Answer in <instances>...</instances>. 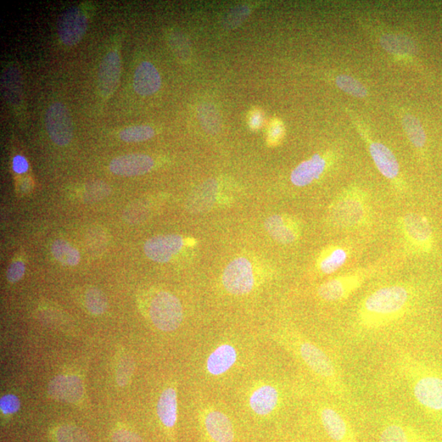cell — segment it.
Returning <instances> with one entry per match:
<instances>
[{
    "instance_id": "obj_3",
    "label": "cell",
    "mask_w": 442,
    "mask_h": 442,
    "mask_svg": "<svg viewBox=\"0 0 442 442\" xmlns=\"http://www.w3.org/2000/svg\"><path fill=\"white\" fill-rule=\"evenodd\" d=\"M368 200L362 190L351 188L338 195L329 209L333 226L352 229L365 225L369 214Z\"/></svg>"
},
{
    "instance_id": "obj_9",
    "label": "cell",
    "mask_w": 442,
    "mask_h": 442,
    "mask_svg": "<svg viewBox=\"0 0 442 442\" xmlns=\"http://www.w3.org/2000/svg\"><path fill=\"white\" fill-rule=\"evenodd\" d=\"M401 231L408 243L413 248L427 251L432 248L433 242V229L426 217L411 212L401 218Z\"/></svg>"
},
{
    "instance_id": "obj_10",
    "label": "cell",
    "mask_w": 442,
    "mask_h": 442,
    "mask_svg": "<svg viewBox=\"0 0 442 442\" xmlns=\"http://www.w3.org/2000/svg\"><path fill=\"white\" fill-rule=\"evenodd\" d=\"M46 126L50 139L59 146H66L74 138V123L64 104L57 102L49 106L46 114Z\"/></svg>"
},
{
    "instance_id": "obj_45",
    "label": "cell",
    "mask_w": 442,
    "mask_h": 442,
    "mask_svg": "<svg viewBox=\"0 0 442 442\" xmlns=\"http://www.w3.org/2000/svg\"><path fill=\"white\" fill-rule=\"evenodd\" d=\"M261 116L259 114H254L250 120L251 126L253 128L259 127L261 124Z\"/></svg>"
},
{
    "instance_id": "obj_30",
    "label": "cell",
    "mask_w": 442,
    "mask_h": 442,
    "mask_svg": "<svg viewBox=\"0 0 442 442\" xmlns=\"http://www.w3.org/2000/svg\"><path fill=\"white\" fill-rule=\"evenodd\" d=\"M198 117L200 124L209 134L219 132L221 121L216 109L211 104H201L198 109Z\"/></svg>"
},
{
    "instance_id": "obj_26",
    "label": "cell",
    "mask_w": 442,
    "mask_h": 442,
    "mask_svg": "<svg viewBox=\"0 0 442 442\" xmlns=\"http://www.w3.org/2000/svg\"><path fill=\"white\" fill-rule=\"evenodd\" d=\"M4 96L11 105H18L21 99L22 85L18 69L10 67L2 77Z\"/></svg>"
},
{
    "instance_id": "obj_33",
    "label": "cell",
    "mask_w": 442,
    "mask_h": 442,
    "mask_svg": "<svg viewBox=\"0 0 442 442\" xmlns=\"http://www.w3.org/2000/svg\"><path fill=\"white\" fill-rule=\"evenodd\" d=\"M155 136L154 129L149 126H134L124 129L120 133V139L127 143H138L148 141Z\"/></svg>"
},
{
    "instance_id": "obj_27",
    "label": "cell",
    "mask_w": 442,
    "mask_h": 442,
    "mask_svg": "<svg viewBox=\"0 0 442 442\" xmlns=\"http://www.w3.org/2000/svg\"><path fill=\"white\" fill-rule=\"evenodd\" d=\"M51 253L54 258L64 266H76L81 261L79 251L65 240H56L52 244Z\"/></svg>"
},
{
    "instance_id": "obj_19",
    "label": "cell",
    "mask_w": 442,
    "mask_h": 442,
    "mask_svg": "<svg viewBox=\"0 0 442 442\" xmlns=\"http://www.w3.org/2000/svg\"><path fill=\"white\" fill-rule=\"evenodd\" d=\"M48 391L49 396L55 400L76 403L82 398L84 386L79 377L59 376L49 383Z\"/></svg>"
},
{
    "instance_id": "obj_2",
    "label": "cell",
    "mask_w": 442,
    "mask_h": 442,
    "mask_svg": "<svg viewBox=\"0 0 442 442\" xmlns=\"http://www.w3.org/2000/svg\"><path fill=\"white\" fill-rule=\"evenodd\" d=\"M277 340L298 358L329 393L340 399H348V391L343 378L326 351L311 341L293 333H283L278 336Z\"/></svg>"
},
{
    "instance_id": "obj_31",
    "label": "cell",
    "mask_w": 442,
    "mask_h": 442,
    "mask_svg": "<svg viewBox=\"0 0 442 442\" xmlns=\"http://www.w3.org/2000/svg\"><path fill=\"white\" fill-rule=\"evenodd\" d=\"M379 442H415L409 431L404 425L391 423L386 426L380 434Z\"/></svg>"
},
{
    "instance_id": "obj_23",
    "label": "cell",
    "mask_w": 442,
    "mask_h": 442,
    "mask_svg": "<svg viewBox=\"0 0 442 442\" xmlns=\"http://www.w3.org/2000/svg\"><path fill=\"white\" fill-rule=\"evenodd\" d=\"M349 258V251L341 245H333L324 249L317 260L318 271L323 275H332L340 270Z\"/></svg>"
},
{
    "instance_id": "obj_44",
    "label": "cell",
    "mask_w": 442,
    "mask_h": 442,
    "mask_svg": "<svg viewBox=\"0 0 442 442\" xmlns=\"http://www.w3.org/2000/svg\"><path fill=\"white\" fill-rule=\"evenodd\" d=\"M283 134V129L282 126L279 125H276L272 127L271 131L270 132V137L272 142H276L281 139Z\"/></svg>"
},
{
    "instance_id": "obj_20",
    "label": "cell",
    "mask_w": 442,
    "mask_h": 442,
    "mask_svg": "<svg viewBox=\"0 0 442 442\" xmlns=\"http://www.w3.org/2000/svg\"><path fill=\"white\" fill-rule=\"evenodd\" d=\"M326 166V159L321 155L316 154L295 168L291 174V181L296 187L309 186L321 178Z\"/></svg>"
},
{
    "instance_id": "obj_1",
    "label": "cell",
    "mask_w": 442,
    "mask_h": 442,
    "mask_svg": "<svg viewBox=\"0 0 442 442\" xmlns=\"http://www.w3.org/2000/svg\"><path fill=\"white\" fill-rule=\"evenodd\" d=\"M411 298L410 289L403 285L380 288L361 301L357 312V323L369 331L387 327L406 315Z\"/></svg>"
},
{
    "instance_id": "obj_41",
    "label": "cell",
    "mask_w": 442,
    "mask_h": 442,
    "mask_svg": "<svg viewBox=\"0 0 442 442\" xmlns=\"http://www.w3.org/2000/svg\"><path fill=\"white\" fill-rule=\"evenodd\" d=\"M26 266L22 261H15L10 265L7 271V279L10 283H16L24 276Z\"/></svg>"
},
{
    "instance_id": "obj_13",
    "label": "cell",
    "mask_w": 442,
    "mask_h": 442,
    "mask_svg": "<svg viewBox=\"0 0 442 442\" xmlns=\"http://www.w3.org/2000/svg\"><path fill=\"white\" fill-rule=\"evenodd\" d=\"M324 430L334 442H356L350 425L338 409L328 404H320L318 408Z\"/></svg>"
},
{
    "instance_id": "obj_38",
    "label": "cell",
    "mask_w": 442,
    "mask_h": 442,
    "mask_svg": "<svg viewBox=\"0 0 442 442\" xmlns=\"http://www.w3.org/2000/svg\"><path fill=\"white\" fill-rule=\"evenodd\" d=\"M250 12L247 6H238L235 8L229 14L226 19L225 24L229 28H234L241 24V22L247 18Z\"/></svg>"
},
{
    "instance_id": "obj_40",
    "label": "cell",
    "mask_w": 442,
    "mask_h": 442,
    "mask_svg": "<svg viewBox=\"0 0 442 442\" xmlns=\"http://www.w3.org/2000/svg\"><path fill=\"white\" fill-rule=\"evenodd\" d=\"M181 35L179 33H174L172 36H171V44L173 49L176 55L180 54V49H181V59H187L189 56V44H186V39H183V41L181 43Z\"/></svg>"
},
{
    "instance_id": "obj_17",
    "label": "cell",
    "mask_w": 442,
    "mask_h": 442,
    "mask_svg": "<svg viewBox=\"0 0 442 442\" xmlns=\"http://www.w3.org/2000/svg\"><path fill=\"white\" fill-rule=\"evenodd\" d=\"M154 166V161L151 156L132 154L117 156L111 161L109 170L116 176H138L147 174Z\"/></svg>"
},
{
    "instance_id": "obj_21",
    "label": "cell",
    "mask_w": 442,
    "mask_h": 442,
    "mask_svg": "<svg viewBox=\"0 0 442 442\" xmlns=\"http://www.w3.org/2000/svg\"><path fill=\"white\" fill-rule=\"evenodd\" d=\"M133 86L134 91L142 96L158 92L161 86L159 72L149 61H143L134 72Z\"/></svg>"
},
{
    "instance_id": "obj_6",
    "label": "cell",
    "mask_w": 442,
    "mask_h": 442,
    "mask_svg": "<svg viewBox=\"0 0 442 442\" xmlns=\"http://www.w3.org/2000/svg\"><path fill=\"white\" fill-rule=\"evenodd\" d=\"M149 316L154 326L161 331H175L183 321L181 302L175 295L161 291L151 301Z\"/></svg>"
},
{
    "instance_id": "obj_29",
    "label": "cell",
    "mask_w": 442,
    "mask_h": 442,
    "mask_svg": "<svg viewBox=\"0 0 442 442\" xmlns=\"http://www.w3.org/2000/svg\"><path fill=\"white\" fill-rule=\"evenodd\" d=\"M402 126L413 146L423 149L427 137L421 121L416 116L406 115L402 120Z\"/></svg>"
},
{
    "instance_id": "obj_25",
    "label": "cell",
    "mask_w": 442,
    "mask_h": 442,
    "mask_svg": "<svg viewBox=\"0 0 442 442\" xmlns=\"http://www.w3.org/2000/svg\"><path fill=\"white\" fill-rule=\"evenodd\" d=\"M217 184L208 181L194 192L191 199L189 200V206L195 212H204L214 208L216 204Z\"/></svg>"
},
{
    "instance_id": "obj_11",
    "label": "cell",
    "mask_w": 442,
    "mask_h": 442,
    "mask_svg": "<svg viewBox=\"0 0 442 442\" xmlns=\"http://www.w3.org/2000/svg\"><path fill=\"white\" fill-rule=\"evenodd\" d=\"M365 281L366 275L363 273H348L322 283L317 289V294L320 298L328 302L342 301L360 288Z\"/></svg>"
},
{
    "instance_id": "obj_39",
    "label": "cell",
    "mask_w": 442,
    "mask_h": 442,
    "mask_svg": "<svg viewBox=\"0 0 442 442\" xmlns=\"http://www.w3.org/2000/svg\"><path fill=\"white\" fill-rule=\"evenodd\" d=\"M20 401L14 395H6L0 400V409L4 413H14L19 410Z\"/></svg>"
},
{
    "instance_id": "obj_28",
    "label": "cell",
    "mask_w": 442,
    "mask_h": 442,
    "mask_svg": "<svg viewBox=\"0 0 442 442\" xmlns=\"http://www.w3.org/2000/svg\"><path fill=\"white\" fill-rule=\"evenodd\" d=\"M381 46L388 52L394 54H411L416 51L415 44L411 39L403 36L385 35L380 40Z\"/></svg>"
},
{
    "instance_id": "obj_42",
    "label": "cell",
    "mask_w": 442,
    "mask_h": 442,
    "mask_svg": "<svg viewBox=\"0 0 442 442\" xmlns=\"http://www.w3.org/2000/svg\"><path fill=\"white\" fill-rule=\"evenodd\" d=\"M113 441L114 442H144L141 436L126 429L115 431L113 434Z\"/></svg>"
},
{
    "instance_id": "obj_7",
    "label": "cell",
    "mask_w": 442,
    "mask_h": 442,
    "mask_svg": "<svg viewBox=\"0 0 442 442\" xmlns=\"http://www.w3.org/2000/svg\"><path fill=\"white\" fill-rule=\"evenodd\" d=\"M241 358V351L237 343L231 340L218 343L204 361V371L209 378H221L233 371Z\"/></svg>"
},
{
    "instance_id": "obj_16",
    "label": "cell",
    "mask_w": 442,
    "mask_h": 442,
    "mask_svg": "<svg viewBox=\"0 0 442 442\" xmlns=\"http://www.w3.org/2000/svg\"><path fill=\"white\" fill-rule=\"evenodd\" d=\"M265 228L275 241L284 245L298 241L301 233L300 222L286 215L277 214L268 217Z\"/></svg>"
},
{
    "instance_id": "obj_5",
    "label": "cell",
    "mask_w": 442,
    "mask_h": 442,
    "mask_svg": "<svg viewBox=\"0 0 442 442\" xmlns=\"http://www.w3.org/2000/svg\"><path fill=\"white\" fill-rule=\"evenodd\" d=\"M283 399L282 388L277 383L268 379L253 382L245 395L248 410L258 417L272 416L283 406Z\"/></svg>"
},
{
    "instance_id": "obj_32",
    "label": "cell",
    "mask_w": 442,
    "mask_h": 442,
    "mask_svg": "<svg viewBox=\"0 0 442 442\" xmlns=\"http://www.w3.org/2000/svg\"><path fill=\"white\" fill-rule=\"evenodd\" d=\"M87 309L91 314L100 316L108 308V301L102 291L92 288H89L85 296Z\"/></svg>"
},
{
    "instance_id": "obj_35",
    "label": "cell",
    "mask_w": 442,
    "mask_h": 442,
    "mask_svg": "<svg viewBox=\"0 0 442 442\" xmlns=\"http://www.w3.org/2000/svg\"><path fill=\"white\" fill-rule=\"evenodd\" d=\"M56 438L59 442H89L85 431L71 425L59 428L56 432Z\"/></svg>"
},
{
    "instance_id": "obj_43",
    "label": "cell",
    "mask_w": 442,
    "mask_h": 442,
    "mask_svg": "<svg viewBox=\"0 0 442 442\" xmlns=\"http://www.w3.org/2000/svg\"><path fill=\"white\" fill-rule=\"evenodd\" d=\"M13 167L16 172L21 174V173L26 172L28 169L27 161L24 156H16L14 159Z\"/></svg>"
},
{
    "instance_id": "obj_15",
    "label": "cell",
    "mask_w": 442,
    "mask_h": 442,
    "mask_svg": "<svg viewBox=\"0 0 442 442\" xmlns=\"http://www.w3.org/2000/svg\"><path fill=\"white\" fill-rule=\"evenodd\" d=\"M184 245V240L180 235H159L149 239L144 244V250L150 260L166 263L180 253Z\"/></svg>"
},
{
    "instance_id": "obj_24",
    "label": "cell",
    "mask_w": 442,
    "mask_h": 442,
    "mask_svg": "<svg viewBox=\"0 0 442 442\" xmlns=\"http://www.w3.org/2000/svg\"><path fill=\"white\" fill-rule=\"evenodd\" d=\"M177 391L174 388H168L160 395L156 413L165 427L171 428L177 421Z\"/></svg>"
},
{
    "instance_id": "obj_22",
    "label": "cell",
    "mask_w": 442,
    "mask_h": 442,
    "mask_svg": "<svg viewBox=\"0 0 442 442\" xmlns=\"http://www.w3.org/2000/svg\"><path fill=\"white\" fill-rule=\"evenodd\" d=\"M369 153L381 174L388 180H394L398 176L400 167L395 155L381 143H372Z\"/></svg>"
},
{
    "instance_id": "obj_14",
    "label": "cell",
    "mask_w": 442,
    "mask_h": 442,
    "mask_svg": "<svg viewBox=\"0 0 442 442\" xmlns=\"http://www.w3.org/2000/svg\"><path fill=\"white\" fill-rule=\"evenodd\" d=\"M206 406L203 411V421L210 438L214 442H233L235 435L231 419L215 406Z\"/></svg>"
},
{
    "instance_id": "obj_8",
    "label": "cell",
    "mask_w": 442,
    "mask_h": 442,
    "mask_svg": "<svg viewBox=\"0 0 442 442\" xmlns=\"http://www.w3.org/2000/svg\"><path fill=\"white\" fill-rule=\"evenodd\" d=\"M222 284L229 294L245 296L253 290L256 277L253 264L246 257H238L226 267Z\"/></svg>"
},
{
    "instance_id": "obj_18",
    "label": "cell",
    "mask_w": 442,
    "mask_h": 442,
    "mask_svg": "<svg viewBox=\"0 0 442 442\" xmlns=\"http://www.w3.org/2000/svg\"><path fill=\"white\" fill-rule=\"evenodd\" d=\"M121 72V59L119 53L111 51L104 56L99 65L98 86L99 92L108 98L119 86Z\"/></svg>"
},
{
    "instance_id": "obj_37",
    "label": "cell",
    "mask_w": 442,
    "mask_h": 442,
    "mask_svg": "<svg viewBox=\"0 0 442 442\" xmlns=\"http://www.w3.org/2000/svg\"><path fill=\"white\" fill-rule=\"evenodd\" d=\"M134 371V362L131 356H126L122 358L116 369V381L121 387L130 381Z\"/></svg>"
},
{
    "instance_id": "obj_36",
    "label": "cell",
    "mask_w": 442,
    "mask_h": 442,
    "mask_svg": "<svg viewBox=\"0 0 442 442\" xmlns=\"http://www.w3.org/2000/svg\"><path fill=\"white\" fill-rule=\"evenodd\" d=\"M110 194V188L103 181L89 183L84 193V201L88 204L95 203Z\"/></svg>"
},
{
    "instance_id": "obj_34",
    "label": "cell",
    "mask_w": 442,
    "mask_h": 442,
    "mask_svg": "<svg viewBox=\"0 0 442 442\" xmlns=\"http://www.w3.org/2000/svg\"><path fill=\"white\" fill-rule=\"evenodd\" d=\"M336 84L343 91L357 98L366 97L367 89L360 81L349 76L341 75L336 78Z\"/></svg>"
},
{
    "instance_id": "obj_12",
    "label": "cell",
    "mask_w": 442,
    "mask_h": 442,
    "mask_svg": "<svg viewBox=\"0 0 442 442\" xmlns=\"http://www.w3.org/2000/svg\"><path fill=\"white\" fill-rule=\"evenodd\" d=\"M57 27L61 42L67 46H74L85 36L88 27L87 16L80 8L67 9L59 16Z\"/></svg>"
},
{
    "instance_id": "obj_4",
    "label": "cell",
    "mask_w": 442,
    "mask_h": 442,
    "mask_svg": "<svg viewBox=\"0 0 442 442\" xmlns=\"http://www.w3.org/2000/svg\"><path fill=\"white\" fill-rule=\"evenodd\" d=\"M402 371L418 404L430 411H441L442 378L419 372L415 365L406 359L402 362Z\"/></svg>"
}]
</instances>
